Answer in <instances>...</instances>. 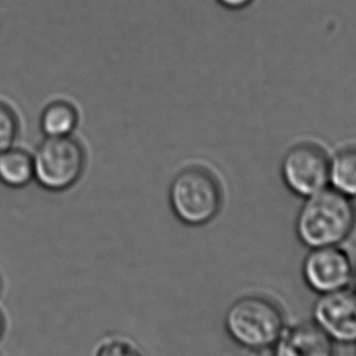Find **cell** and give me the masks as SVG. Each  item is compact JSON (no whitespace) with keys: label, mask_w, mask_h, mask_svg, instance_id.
<instances>
[{"label":"cell","mask_w":356,"mask_h":356,"mask_svg":"<svg viewBox=\"0 0 356 356\" xmlns=\"http://www.w3.org/2000/svg\"><path fill=\"white\" fill-rule=\"evenodd\" d=\"M355 223L354 200L327 187L304 199L296 220V233L309 249L336 247L350 236Z\"/></svg>","instance_id":"cell-1"},{"label":"cell","mask_w":356,"mask_h":356,"mask_svg":"<svg viewBox=\"0 0 356 356\" xmlns=\"http://www.w3.org/2000/svg\"><path fill=\"white\" fill-rule=\"evenodd\" d=\"M225 328L236 344L248 350L273 348L286 328L284 315L276 302L259 296H248L229 307Z\"/></svg>","instance_id":"cell-2"},{"label":"cell","mask_w":356,"mask_h":356,"mask_svg":"<svg viewBox=\"0 0 356 356\" xmlns=\"http://www.w3.org/2000/svg\"><path fill=\"white\" fill-rule=\"evenodd\" d=\"M170 204L181 222L200 227L211 222L220 213L222 205L221 186L205 168H184L173 178Z\"/></svg>","instance_id":"cell-3"},{"label":"cell","mask_w":356,"mask_h":356,"mask_svg":"<svg viewBox=\"0 0 356 356\" xmlns=\"http://www.w3.org/2000/svg\"><path fill=\"white\" fill-rule=\"evenodd\" d=\"M32 156L35 181L50 192L67 191L83 175L86 154L74 136L45 138Z\"/></svg>","instance_id":"cell-4"},{"label":"cell","mask_w":356,"mask_h":356,"mask_svg":"<svg viewBox=\"0 0 356 356\" xmlns=\"http://www.w3.org/2000/svg\"><path fill=\"white\" fill-rule=\"evenodd\" d=\"M284 186L299 198H309L330 187V158L316 144L293 145L281 163Z\"/></svg>","instance_id":"cell-5"},{"label":"cell","mask_w":356,"mask_h":356,"mask_svg":"<svg viewBox=\"0 0 356 356\" xmlns=\"http://www.w3.org/2000/svg\"><path fill=\"white\" fill-rule=\"evenodd\" d=\"M302 273L307 287L323 296L350 286L354 264L339 245L315 248L304 259Z\"/></svg>","instance_id":"cell-6"},{"label":"cell","mask_w":356,"mask_h":356,"mask_svg":"<svg viewBox=\"0 0 356 356\" xmlns=\"http://www.w3.org/2000/svg\"><path fill=\"white\" fill-rule=\"evenodd\" d=\"M314 323L333 343H356V287L320 296L312 309Z\"/></svg>","instance_id":"cell-7"},{"label":"cell","mask_w":356,"mask_h":356,"mask_svg":"<svg viewBox=\"0 0 356 356\" xmlns=\"http://www.w3.org/2000/svg\"><path fill=\"white\" fill-rule=\"evenodd\" d=\"M273 356H334L333 341L314 323L284 328L273 346Z\"/></svg>","instance_id":"cell-8"},{"label":"cell","mask_w":356,"mask_h":356,"mask_svg":"<svg viewBox=\"0 0 356 356\" xmlns=\"http://www.w3.org/2000/svg\"><path fill=\"white\" fill-rule=\"evenodd\" d=\"M79 124L77 108L66 100H54L40 115V126L45 138H63L74 136Z\"/></svg>","instance_id":"cell-9"},{"label":"cell","mask_w":356,"mask_h":356,"mask_svg":"<svg viewBox=\"0 0 356 356\" xmlns=\"http://www.w3.org/2000/svg\"><path fill=\"white\" fill-rule=\"evenodd\" d=\"M33 179L35 166L32 154L16 147L0 154V184L9 188H24Z\"/></svg>","instance_id":"cell-10"},{"label":"cell","mask_w":356,"mask_h":356,"mask_svg":"<svg viewBox=\"0 0 356 356\" xmlns=\"http://www.w3.org/2000/svg\"><path fill=\"white\" fill-rule=\"evenodd\" d=\"M330 187L355 200L356 145L339 149L330 158Z\"/></svg>","instance_id":"cell-11"},{"label":"cell","mask_w":356,"mask_h":356,"mask_svg":"<svg viewBox=\"0 0 356 356\" xmlns=\"http://www.w3.org/2000/svg\"><path fill=\"white\" fill-rule=\"evenodd\" d=\"M19 138V120L8 105L0 102V154L15 147Z\"/></svg>","instance_id":"cell-12"},{"label":"cell","mask_w":356,"mask_h":356,"mask_svg":"<svg viewBox=\"0 0 356 356\" xmlns=\"http://www.w3.org/2000/svg\"><path fill=\"white\" fill-rule=\"evenodd\" d=\"M95 356H145L134 341L115 337L100 344Z\"/></svg>","instance_id":"cell-13"},{"label":"cell","mask_w":356,"mask_h":356,"mask_svg":"<svg viewBox=\"0 0 356 356\" xmlns=\"http://www.w3.org/2000/svg\"><path fill=\"white\" fill-rule=\"evenodd\" d=\"M223 9L231 11H241L254 4L255 0H216Z\"/></svg>","instance_id":"cell-14"},{"label":"cell","mask_w":356,"mask_h":356,"mask_svg":"<svg viewBox=\"0 0 356 356\" xmlns=\"http://www.w3.org/2000/svg\"><path fill=\"white\" fill-rule=\"evenodd\" d=\"M248 356H273V348H264V349H255V350H249Z\"/></svg>","instance_id":"cell-15"},{"label":"cell","mask_w":356,"mask_h":356,"mask_svg":"<svg viewBox=\"0 0 356 356\" xmlns=\"http://www.w3.org/2000/svg\"><path fill=\"white\" fill-rule=\"evenodd\" d=\"M4 332H6V318H4L3 314L0 312V339H1V337L4 334Z\"/></svg>","instance_id":"cell-16"},{"label":"cell","mask_w":356,"mask_h":356,"mask_svg":"<svg viewBox=\"0 0 356 356\" xmlns=\"http://www.w3.org/2000/svg\"><path fill=\"white\" fill-rule=\"evenodd\" d=\"M353 280H355L356 282V262L354 264V275H353Z\"/></svg>","instance_id":"cell-17"}]
</instances>
